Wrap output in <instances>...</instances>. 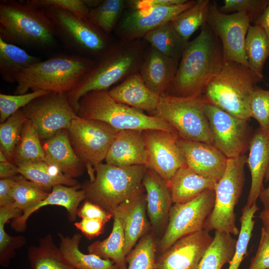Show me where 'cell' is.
Wrapping results in <instances>:
<instances>
[{
    "label": "cell",
    "mask_w": 269,
    "mask_h": 269,
    "mask_svg": "<svg viewBox=\"0 0 269 269\" xmlns=\"http://www.w3.org/2000/svg\"><path fill=\"white\" fill-rule=\"evenodd\" d=\"M224 63L220 40L206 23L200 34L188 42L166 94L179 97L202 96Z\"/></svg>",
    "instance_id": "obj_1"
},
{
    "label": "cell",
    "mask_w": 269,
    "mask_h": 269,
    "mask_svg": "<svg viewBox=\"0 0 269 269\" xmlns=\"http://www.w3.org/2000/svg\"><path fill=\"white\" fill-rule=\"evenodd\" d=\"M147 43L143 39L112 43L96 58L77 86L67 94L75 112L79 100L86 94L108 91L114 84L139 72L147 49Z\"/></svg>",
    "instance_id": "obj_2"
},
{
    "label": "cell",
    "mask_w": 269,
    "mask_h": 269,
    "mask_svg": "<svg viewBox=\"0 0 269 269\" xmlns=\"http://www.w3.org/2000/svg\"><path fill=\"white\" fill-rule=\"evenodd\" d=\"M57 33L45 10L28 0L0 1V38L18 46L49 49Z\"/></svg>",
    "instance_id": "obj_3"
},
{
    "label": "cell",
    "mask_w": 269,
    "mask_h": 269,
    "mask_svg": "<svg viewBox=\"0 0 269 269\" xmlns=\"http://www.w3.org/2000/svg\"><path fill=\"white\" fill-rule=\"evenodd\" d=\"M95 60L77 54L59 55L31 65L17 77L15 94L42 90L68 94L79 84Z\"/></svg>",
    "instance_id": "obj_4"
},
{
    "label": "cell",
    "mask_w": 269,
    "mask_h": 269,
    "mask_svg": "<svg viewBox=\"0 0 269 269\" xmlns=\"http://www.w3.org/2000/svg\"><path fill=\"white\" fill-rule=\"evenodd\" d=\"M147 168L145 165L99 164L94 181L82 187L85 199L113 214L121 204L144 192L142 179Z\"/></svg>",
    "instance_id": "obj_5"
},
{
    "label": "cell",
    "mask_w": 269,
    "mask_h": 269,
    "mask_svg": "<svg viewBox=\"0 0 269 269\" xmlns=\"http://www.w3.org/2000/svg\"><path fill=\"white\" fill-rule=\"evenodd\" d=\"M76 114L82 118L106 123L118 131L155 129L175 132L163 120L116 102L108 91H92L83 96Z\"/></svg>",
    "instance_id": "obj_6"
},
{
    "label": "cell",
    "mask_w": 269,
    "mask_h": 269,
    "mask_svg": "<svg viewBox=\"0 0 269 269\" xmlns=\"http://www.w3.org/2000/svg\"><path fill=\"white\" fill-rule=\"evenodd\" d=\"M257 83L249 68L235 62H226L202 96L205 102L248 121L249 100Z\"/></svg>",
    "instance_id": "obj_7"
},
{
    "label": "cell",
    "mask_w": 269,
    "mask_h": 269,
    "mask_svg": "<svg viewBox=\"0 0 269 269\" xmlns=\"http://www.w3.org/2000/svg\"><path fill=\"white\" fill-rule=\"evenodd\" d=\"M204 102L202 96L179 97L165 94L150 115L168 123L180 138L213 144Z\"/></svg>",
    "instance_id": "obj_8"
},
{
    "label": "cell",
    "mask_w": 269,
    "mask_h": 269,
    "mask_svg": "<svg viewBox=\"0 0 269 269\" xmlns=\"http://www.w3.org/2000/svg\"><path fill=\"white\" fill-rule=\"evenodd\" d=\"M245 155L228 158L225 171L214 188L213 209L206 219L204 230H213L239 235L235 208L242 194L245 183Z\"/></svg>",
    "instance_id": "obj_9"
},
{
    "label": "cell",
    "mask_w": 269,
    "mask_h": 269,
    "mask_svg": "<svg viewBox=\"0 0 269 269\" xmlns=\"http://www.w3.org/2000/svg\"><path fill=\"white\" fill-rule=\"evenodd\" d=\"M43 9L52 20L57 37L80 55L97 58L112 44L109 36L88 20L59 8Z\"/></svg>",
    "instance_id": "obj_10"
},
{
    "label": "cell",
    "mask_w": 269,
    "mask_h": 269,
    "mask_svg": "<svg viewBox=\"0 0 269 269\" xmlns=\"http://www.w3.org/2000/svg\"><path fill=\"white\" fill-rule=\"evenodd\" d=\"M117 130L108 124L78 117L73 120L68 130L72 146L86 167L90 182L95 178V168L105 159L116 137Z\"/></svg>",
    "instance_id": "obj_11"
},
{
    "label": "cell",
    "mask_w": 269,
    "mask_h": 269,
    "mask_svg": "<svg viewBox=\"0 0 269 269\" xmlns=\"http://www.w3.org/2000/svg\"><path fill=\"white\" fill-rule=\"evenodd\" d=\"M215 200V190L210 189L187 202L173 203L165 230L156 244L157 250L162 253L181 238L203 230Z\"/></svg>",
    "instance_id": "obj_12"
},
{
    "label": "cell",
    "mask_w": 269,
    "mask_h": 269,
    "mask_svg": "<svg viewBox=\"0 0 269 269\" xmlns=\"http://www.w3.org/2000/svg\"><path fill=\"white\" fill-rule=\"evenodd\" d=\"M203 107L213 145L228 158L245 155L253 134L248 120L233 116L205 101Z\"/></svg>",
    "instance_id": "obj_13"
},
{
    "label": "cell",
    "mask_w": 269,
    "mask_h": 269,
    "mask_svg": "<svg viewBox=\"0 0 269 269\" xmlns=\"http://www.w3.org/2000/svg\"><path fill=\"white\" fill-rule=\"evenodd\" d=\"M251 23L246 13H223L216 1H210L206 23L220 40L225 62H235L249 69L245 41Z\"/></svg>",
    "instance_id": "obj_14"
},
{
    "label": "cell",
    "mask_w": 269,
    "mask_h": 269,
    "mask_svg": "<svg viewBox=\"0 0 269 269\" xmlns=\"http://www.w3.org/2000/svg\"><path fill=\"white\" fill-rule=\"evenodd\" d=\"M32 122L41 140H45L59 131L69 130L79 116L72 107L66 94L49 92L33 100L21 109Z\"/></svg>",
    "instance_id": "obj_15"
},
{
    "label": "cell",
    "mask_w": 269,
    "mask_h": 269,
    "mask_svg": "<svg viewBox=\"0 0 269 269\" xmlns=\"http://www.w3.org/2000/svg\"><path fill=\"white\" fill-rule=\"evenodd\" d=\"M196 0L169 6L143 7L134 8L126 6L114 31L122 41L143 39L148 32L165 22L172 20L182 11L193 5Z\"/></svg>",
    "instance_id": "obj_16"
},
{
    "label": "cell",
    "mask_w": 269,
    "mask_h": 269,
    "mask_svg": "<svg viewBox=\"0 0 269 269\" xmlns=\"http://www.w3.org/2000/svg\"><path fill=\"white\" fill-rule=\"evenodd\" d=\"M147 152L148 167L154 171L167 183L181 168L187 166L179 145L175 132L161 130L142 131Z\"/></svg>",
    "instance_id": "obj_17"
},
{
    "label": "cell",
    "mask_w": 269,
    "mask_h": 269,
    "mask_svg": "<svg viewBox=\"0 0 269 269\" xmlns=\"http://www.w3.org/2000/svg\"><path fill=\"white\" fill-rule=\"evenodd\" d=\"M213 239L205 230L185 236L156 259L155 269H198Z\"/></svg>",
    "instance_id": "obj_18"
},
{
    "label": "cell",
    "mask_w": 269,
    "mask_h": 269,
    "mask_svg": "<svg viewBox=\"0 0 269 269\" xmlns=\"http://www.w3.org/2000/svg\"><path fill=\"white\" fill-rule=\"evenodd\" d=\"M178 143L187 166L198 174L218 182L223 176L228 158L216 147L179 137Z\"/></svg>",
    "instance_id": "obj_19"
},
{
    "label": "cell",
    "mask_w": 269,
    "mask_h": 269,
    "mask_svg": "<svg viewBox=\"0 0 269 269\" xmlns=\"http://www.w3.org/2000/svg\"><path fill=\"white\" fill-rule=\"evenodd\" d=\"M146 201V211L153 231L164 232L173 201L167 182L147 167L142 179Z\"/></svg>",
    "instance_id": "obj_20"
},
{
    "label": "cell",
    "mask_w": 269,
    "mask_h": 269,
    "mask_svg": "<svg viewBox=\"0 0 269 269\" xmlns=\"http://www.w3.org/2000/svg\"><path fill=\"white\" fill-rule=\"evenodd\" d=\"M105 160L108 164L120 167L145 165L148 167L147 152L142 131H119Z\"/></svg>",
    "instance_id": "obj_21"
},
{
    "label": "cell",
    "mask_w": 269,
    "mask_h": 269,
    "mask_svg": "<svg viewBox=\"0 0 269 269\" xmlns=\"http://www.w3.org/2000/svg\"><path fill=\"white\" fill-rule=\"evenodd\" d=\"M179 62L149 46L146 51L139 73L148 88L160 96L166 93L175 77Z\"/></svg>",
    "instance_id": "obj_22"
},
{
    "label": "cell",
    "mask_w": 269,
    "mask_h": 269,
    "mask_svg": "<svg viewBox=\"0 0 269 269\" xmlns=\"http://www.w3.org/2000/svg\"><path fill=\"white\" fill-rule=\"evenodd\" d=\"M247 157L251 175V184L245 206L256 203L264 187L263 180L269 166V131L258 128L252 134Z\"/></svg>",
    "instance_id": "obj_23"
},
{
    "label": "cell",
    "mask_w": 269,
    "mask_h": 269,
    "mask_svg": "<svg viewBox=\"0 0 269 269\" xmlns=\"http://www.w3.org/2000/svg\"><path fill=\"white\" fill-rule=\"evenodd\" d=\"M146 211V194L144 192L121 204L114 212L118 215L122 222L127 256L137 241L148 233L150 227Z\"/></svg>",
    "instance_id": "obj_24"
},
{
    "label": "cell",
    "mask_w": 269,
    "mask_h": 269,
    "mask_svg": "<svg viewBox=\"0 0 269 269\" xmlns=\"http://www.w3.org/2000/svg\"><path fill=\"white\" fill-rule=\"evenodd\" d=\"M79 185L69 186L62 184L56 185L46 198L35 205L24 211L20 217L14 219L12 227L18 232L25 230L29 217L40 208L47 205H58L65 208L68 212L71 221L75 220L80 203L86 199L85 191Z\"/></svg>",
    "instance_id": "obj_25"
},
{
    "label": "cell",
    "mask_w": 269,
    "mask_h": 269,
    "mask_svg": "<svg viewBox=\"0 0 269 269\" xmlns=\"http://www.w3.org/2000/svg\"><path fill=\"white\" fill-rule=\"evenodd\" d=\"M108 93L116 102L150 115L156 110L160 97L148 88L139 72L129 76Z\"/></svg>",
    "instance_id": "obj_26"
},
{
    "label": "cell",
    "mask_w": 269,
    "mask_h": 269,
    "mask_svg": "<svg viewBox=\"0 0 269 269\" xmlns=\"http://www.w3.org/2000/svg\"><path fill=\"white\" fill-rule=\"evenodd\" d=\"M45 162L60 169L65 174L75 178L82 173L84 165L71 144L68 130H63L44 140Z\"/></svg>",
    "instance_id": "obj_27"
},
{
    "label": "cell",
    "mask_w": 269,
    "mask_h": 269,
    "mask_svg": "<svg viewBox=\"0 0 269 269\" xmlns=\"http://www.w3.org/2000/svg\"><path fill=\"white\" fill-rule=\"evenodd\" d=\"M217 182L198 174L187 166L183 167L168 184L173 203L192 200L207 190L214 189Z\"/></svg>",
    "instance_id": "obj_28"
},
{
    "label": "cell",
    "mask_w": 269,
    "mask_h": 269,
    "mask_svg": "<svg viewBox=\"0 0 269 269\" xmlns=\"http://www.w3.org/2000/svg\"><path fill=\"white\" fill-rule=\"evenodd\" d=\"M112 232L103 241H97L88 247V253L104 259L112 260L119 269H128L125 252V237L121 221L116 213L113 214Z\"/></svg>",
    "instance_id": "obj_29"
},
{
    "label": "cell",
    "mask_w": 269,
    "mask_h": 269,
    "mask_svg": "<svg viewBox=\"0 0 269 269\" xmlns=\"http://www.w3.org/2000/svg\"><path fill=\"white\" fill-rule=\"evenodd\" d=\"M40 61V57L30 55L21 47L0 38V75L5 82H16L21 73Z\"/></svg>",
    "instance_id": "obj_30"
},
{
    "label": "cell",
    "mask_w": 269,
    "mask_h": 269,
    "mask_svg": "<svg viewBox=\"0 0 269 269\" xmlns=\"http://www.w3.org/2000/svg\"><path fill=\"white\" fill-rule=\"evenodd\" d=\"M58 236L60 240L59 249L75 269H119L111 260L82 253L79 249L81 234L76 233L71 237L62 234H58Z\"/></svg>",
    "instance_id": "obj_31"
},
{
    "label": "cell",
    "mask_w": 269,
    "mask_h": 269,
    "mask_svg": "<svg viewBox=\"0 0 269 269\" xmlns=\"http://www.w3.org/2000/svg\"><path fill=\"white\" fill-rule=\"evenodd\" d=\"M245 52L250 70L257 82L261 81L264 66L269 57V38L259 26H250L245 38Z\"/></svg>",
    "instance_id": "obj_32"
},
{
    "label": "cell",
    "mask_w": 269,
    "mask_h": 269,
    "mask_svg": "<svg viewBox=\"0 0 269 269\" xmlns=\"http://www.w3.org/2000/svg\"><path fill=\"white\" fill-rule=\"evenodd\" d=\"M143 39L158 52L179 61L189 42L177 32L170 21L151 30Z\"/></svg>",
    "instance_id": "obj_33"
},
{
    "label": "cell",
    "mask_w": 269,
    "mask_h": 269,
    "mask_svg": "<svg viewBox=\"0 0 269 269\" xmlns=\"http://www.w3.org/2000/svg\"><path fill=\"white\" fill-rule=\"evenodd\" d=\"M19 174L43 187L52 189L58 184L69 186L79 185L74 178L65 174L56 166L45 161L24 163L18 165Z\"/></svg>",
    "instance_id": "obj_34"
},
{
    "label": "cell",
    "mask_w": 269,
    "mask_h": 269,
    "mask_svg": "<svg viewBox=\"0 0 269 269\" xmlns=\"http://www.w3.org/2000/svg\"><path fill=\"white\" fill-rule=\"evenodd\" d=\"M28 258L32 269H75L55 245L50 234L41 239L38 246L29 248Z\"/></svg>",
    "instance_id": "obj_35"
},
{
    "label": "cell",
    "mask_w": 269,
    "mask_h": 269,
    "mask_svg": "<svg viewBox=\"0 0 269 269\" xmlns=\"http://www.w3.org/2000/svg\"><path fill=\"white\" fill-rule=\"evenodd\" d=\"M237 240L231 234L215 231L213 241L200 262L198 269H222L235 253Z\"/></svg>",
    "instance_id": "obj_36"
},
{
    "label": "cell",
    "mask_w": 269,
    "mask_h": 269,
    "mask_svg": "<svg viewBox=\"0 0 269 269\" xmlns=\"http://www.w3.org/2000/svg\"><path fill=\"white\" fill-rule=\"evenodd\" d=\"M45 161V153L35 127L29 120L24 123L20 139L13 155L12 162L16 165Z\"/></svg>",
    "instance_id": "obj_37"
},
{
    "label": "cell",
    "mask_w": 269,
    "mask_h": 269,
    "mask_svg": "<svg viewBox=\"0 0 269 269\" xmlns=\"http://www.w3.org/2000/svg\"><path fill=\"white\" fill-rule=\"evenodd\" d=\"M210 0H197L195 4L170 21L177 32L185 40L206 23Z\"/></svg>",
    "instance_id": "obj_38"
},
{
    "label": "cell",
    "mask_w": 269,
    "mask_h": 269,
    "mask_svg": "<svg viewBox=\"0 0 269 269\" xmlns=\"http://www.w3.org/2000/svg\"><path fill=\"white\" fill-rule=\"evenodd\" d=\"M126 3L123 0H101L90 9L88 20L109 36L123 13Z\"/></svg>",
    "instance_id": "obj_39"
},
{
    "label": "cell",
    "mask_w": 269,
    "mask_h": 269,
    "mask_svg": "<svg viewBox=\"0 0 269 269\" xmlns=\"http://www.w3.org/2000/svg\"><path fill=\"white\" fill-rule=\"evenodd\" d=\"M14 178L12 206L23 212L46 198L52 190L30 181L20 174Z\"/></svg>",
    "instance_id": "obj_40"
},
{
    "label": "cell",
    "mask_w": 269,
    "mask_h": 269,
    "mask_svg": "<svg viewBox=\"0 0 269 269\" xmlns=\"http://www.w3.org/2000/svg\"><path fill=\"white\" fill-rule=\"evenodd\" d=\"M259 209L256 203L250 207L245 206L243 208L240 218L241 228L237 240L235 252L229 263L228 269H239L242 261L247 255L248 245L255 224L253 218Z\"/></svg>",
    "instance_id": "obj_41"
},
{
    "label": "cell",
    "mask_w": 269,
    "mask_h": 269,
    "mask_svg": "<svg viewBox=\"0 0 269 269\" xmlns=\"http://www.w3.org/2000/svg\"><path fill=\"white\" fill-rule=\"evenodd\" d=\"M156 244L152 233L142 236L126 257L128 269H155Z\"/></svg>",
    "instance_id": "obj_42"
},
{
    "label": "cell",
    "mask_w": 269,
    "mask_h": 269,
    "mask_svg": "<svg viewBox=\"0 0 269 269\" xmlns=\"http://www.w3.org/2000/svg\"><path fill=\"white\" fill-rule=\"evenodd\" d=\"M27 119L22 109L9 117L0 125V149L10 161L21 136L24 123Z\"/></svg>",
    "instance_id": "obj_43"
},
{
    "label": "cell",
    "mask_w": 269,
    "mask_h": 269,
    "mask_svg": "<svg viewBox=\"0 0 269 269\" xmlns=\"http://www.w3.org/2000/svg\"><path fill=\"white\" fill-rule=\"evenodd\" d=\"M23 211L16 207H0V262L2 266H7L13 255L14 250L18 248L15 242L22 238L12 237L6 233L4 225L10 219L21 216Z\"/></svg>",
    "instance_id": "obj_44"
},
{
    "label": "cell",
    "mask_w": 269,
    "mask_h": 269,
    "mask_svg": "<svg viewBox=\"0 0 269 269\" xmlns=\"http://www.w3.org/2000/svg\"><path fill=\"white\" fill-rule=\"evenodd\" d=\"M48 92L39 90L23 94H0V122H4L9 117L27 105L33 100Z\"/></svg>",
    "instance_id": "obj_45"
},
{
    "label": "cell",
    "mask_w": 269,
    "mask_h": 269,
    "mask_svg": "<svg viewBox=\"0 0 269 269\" xmlns=\"http://www.w3.org/2000/svg\"><path fill=\"white\" fill-rule=\"evenodd\" d=\"M251 118L259 124L261 129L269 131V90L255 86L249 100Z\"/></svg>",
    "instance_id": "obj_46"
},
{
    "label": "cell",
    "mask_w": 269,
    "mask_h": 269,
    "mask_svg": "<svg viewBox=\"0 0 269 269\" xmlns=\"http://www.w3.org/2000/svg\"><path fill=\"white\" fill-rule=\"evenodd\" d=\"M269 3V0H225L224 5L219 7L224 13L245 12L254 22L264 12Z\"/></svg>",
    "instance_id": "obj_47"
},
{
    "label": "cell",
    "mask_w": 269,
    "mask_h": 269,
    "mask_svg": "<svg viewBox=\"0 0 269 269\" xmlns=\"http://www.w3.org/2000/svg\"><path fill=\"white\" fill-rule=\"evenodd\" d=\"M31 3L42 8H59L68 11L78 17L88 20L90 8L83 0H28Z\"/></svg>",
    "instance_id": "obj_48"
},
{
    "label": "cell",
    "mask_w": 269,
    "mask_h": 269,
    "mask_svg": "<svg viewBox=\"0 0 269 269\" xmlns=\"http://www.w3.org/2000/svg\"><path fill=\"white\" fill-rule=\"evenodd\" d=\"M269 268V227L263 226L259 246L248 269Z\"/></svg>",
    "instance_id": "obj_49"
},
{
    "label": "cell",
    "mask_w": 269,
    "mask_h": 269,
    "mask_svg": "<svg viewBox=\"0 0 269 269\" xmlns=\"http://www.w3.org/2000/svg\"><path fill=\"white\" fill-rule=\"evenodd\" d=\"M77 215L82 219H101L105 224L113 217V214L112 213L107 211L99 205L87 200L78 208Z\"/></svg>",
    "instance_id": "obj_50"
},
{
    "label": "cell",
    "mask_w": 269,
    "mask_h": 269,
    "mask_svg": "<svg viewBox=\"0 0 269 269\" xmlns=\"http://www.w3.org/2000/svg\"><path fill=\"white\" fill-rule=\"evenodd\" d=\"M105 224L101 219L92 218H83L74 224L76 228L89 239H92L102 234Z\"/></svg>",
    "instance_id": "obj_51"
},
{
    "label": "cell",
    "mask_w": 269,
    "mask_h": 269,
    "mask_svg": "<svg viewBox=\"0 0 269 269\" xmlns=\"http://www.w3.org/2000/svg\"><path fill=\"white\" fill-rule=\"evenodd\" d=\"M15 180L12 178L0 180V207H11L14 203L13 188Z\"/></svg>",
    "instance_id": "obj_52"
},
{
    "label": "cell",
    "mask_w": 269,
    "mask_h": 269,
    "mask_svg": "<svg viewBox=\"0 0 269 269\" xmlns=\"http://www.w3.org/2000/svg\"><path fill=\"white\" fill-rule=\"evenodd\" d=\"M18 174V167L15 164L10 161L0 162V179L12 178Z\"/></svg>",
    "instance_id": "obj_53"
},
{
    "label": "cell",
    "mask_w": 269,
    "mask_h": 269,
    "mask_svg": "<svg viewBox=\"0 0 269 269\" xmlns=\"http://www.w3.org/2000/svg\"><path fill=\"white\" fill-rule=\"evenodd\" d=\"M254 24L261 27L269 38V3L265 10L258 18Z\"/></svg>",
    "instance_id": "obj_54"
},
{
    "label": "cell",
    "mask_w": 269,
    "mask_h": 269,
    "mask_svg": "<svg viewBox=\"0 0 269 269\" xmlns=\"http://www.w3.org/2000/svg\"><path fill=\"white\" fill-rule=\"evenodd\" d=\"M259 198L263 205L264 209H269V186L262 190Z\"/></svg>",
    "instance_id": "obj_55"
},
{
    "label": "cell",
    "mask_w": 269,
    "mask_h": 269,
    "mask_svg": "<svg viewBox=\"0 0 269 269\" xmlns=\"http://www.w3.org/2000/svg\"><path fill=\"white\" fill-rule=\"evenodd\" d=\"M263 226L269 227V209H264L259 215Z\"/></svg>",
    "instance_id": "obj_56"
},
{
    "label": "cell",
    "mask_w": 269,
    "mask_h": 269,
    "mask_svg": "<svg viewBox=\"0 0 269 269\" xmlns=\"http://www.w3.org/2000/svg\"><path fill=\"white\" fill-rule=\"evenodd\" d=\"M83 1L90 9L97 6L101 0H83Z\"/></svg>",
    "instance_id": "obj_57"
},
{
    "label": "cell",
    "mask_w": 269,
    "mask_h": 269,
    "mask_svg": "<svg viewBox=\"0 0 269 269\" xmlns=\"http://www.w3.org/2000/svg\"><path fill=\"white\" fill-rule=\"evenodd\" d=\"M9 161L8 158L6 157L5 154L0 149V162H5Z\"/></svg>",
    "instance_id": "obj_58"
},
{
    "label": "cell",
    "mask_w": 269,
    "mask_h": 269,
    "mask_svg": "<svg viewBox=\"0 0 269 269\" xmlns=\"http://www.w3.org/2000/svg\"><path fill=\"white\" fill-rule=\"evenodd\" d=\"M265 178L266 182H268L269 180V166L268 168Z\"/></svg>",
    "instance_id": "obj_59"
},
{
    "label": "cell",
    "mask_w": 269,
    "mask_h": 269,
    "mask_svg": "<svg viewBox=\"0 0 269 269\" xmlns=\"http://www.w3.org/2000/svg\"><path fill=\"white\" fill-rule=\"evenodd\" d=\"M267 269H269V268Z\"/></svg>",
    "instance_id": "obj_60"
}]
</instances>
